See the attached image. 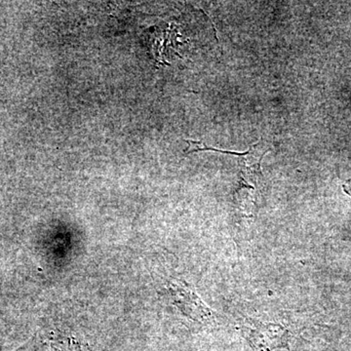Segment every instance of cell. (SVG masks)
I'll list each match as a JSON object with an SVG mask.
<instances>
[{"label": "cell", "mask_w": 351, "mask_h": 351, "mask_svg": "<svg viewBox=\"0 0 351 351\" xmlns=\"http://www.w3.org/2000/svg\"><path fill=\"white\" fill-rule=\"evenodd\" d=\"M257 145L251 147L246 152H226L228 154L239 157V182L235 189L234 198L242 212L248 216H252L257 207V201L263 189L261 162L267 151H260Z\"/></svg>", "instance_id": "6da1fadb"}, {"label": "cell", "mask_w": 351, "mask_h": 351, "mask_svg": "<svg viewBox=\"0 0 351 351\" xmlns=\"http://www.w3.org/2000/svg\"><path fill=\"white\" fill-rule=\"evenodd\" d=\"M174 304L184 315L200 322L213 319V313L196 294L195 289L182 280L170 281L167 286Z\"/></svg>", "instance_id": "3957f363"}, {"label": "cell", "mask_w": 351, "mask_h": 351, "mask_svg": "<svg viewBox=\"0 0 351 351\" xmlns=\"http://www.w3.org/2000/svg\"><path fill=\"white\" fill-rule=\"evenodd\" d=\"M343 189H345L346 193L351 196V179L343 184Z\"/></svg>", "instance_id": "277c9868"}, {"label": "cell", "mask_w": 351, "mask_h": 351, "mask_svg": "<svg viewBox=\"0 0 351 351\" xmlns=\"http://www.w3.org/2000/svg\"><path fill=\"white\" fill-rule=\"evenodd\" d=\"M243 332L258 351H270L287 346L288 331L281 324L249 319L243 324Z\"/></svg>", "instance_id": "7a4b0ae2"}]
</instances>
